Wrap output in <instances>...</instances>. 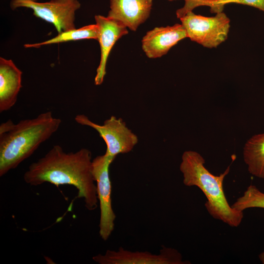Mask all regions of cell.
Segmentation results:
<instances>
[{
    "mask_svg": "<svg viewBox=\"0 0 264 264\" xmlns=\"http://www.w3.org/2000/svg\"><path fill=\"white\" fill-rule=\"evenodd\" d=\"M91 153L86 148L66 153L54 145L44 156L31 163L24 173L25 182L32 186L48 182L58 186L70 185L78 190L77 198H83L88 210L98 206L95 181L92 173Z\"/></svg>",
    "mask_w": 264,
    "mask_h": 264,
    "instance_id": "cell-1",
    "label": "cell"
},
{
    "mask_svg": "<svg viewBox=\"0 0 264 264\" xmlns=\"http://www.w3.org/2000/svg\"><path fill=\"white\" fill-rule=\"evenodd\" d=\"M62 120L51 111L17 124L8 120L0 126V176L30 156L59 129Z\"/></svg>",
    "mask_w": 264,
    "mask_h": 264,
    "instance_id": "cell-2",
    "label": "cell"
},
{
    "mask_svg": "<svg viewBox=\"0 0 264 264\" xmlns=\"http://www.w3.org/2000/svg\"><path fill=\"white\" fill-rule=\"evenodd\" d=\"M205 159L198 153L184 152L179 166L183 184L188 187L196 186L201 190L206 198L205 207L214 219L231 227H238L243 218V213L229 205L223 190V181L229 173L230 166L223 173L216 176L205 167Z\"/></svg>",
    "mask_w": 264,
    "mask_h": 264,
    "instance_id": "cell-3",
    "label": "cell"
},
{
    "mask_svg": "<svg viewBox=\"0 0 264 264\" xmlns=\"http://www.w3.org/2000/svg\"><path fill=\"white\" fill-rule=\"evenodd\" d=\"M179 19L187 37L205 47H217L227 38L230 20L222 12L208 17L196 15L190 11Z\"/></svg>",
    "mask_w": 264,
    "mask_h": 264,
    "instance_id": "cell-4",
    "label": "cell"
},
{
    "mask_svg": "<svg viewBox=\"0 0 264 264\" xmlns=\"http://www.w3.org/2000/svg\"><path fill=\"white\" fill-rule=\"evenodd\" d=\"M115 158L106 153L92 161V173L96 185L100 205L99 235L104 241L108 240L114 228L116 215L112 206L111 184L110 166Z\"/></svg>",
    "mask_w": 264,
    "mask_h": 264,
    "instance_id": "cell-5",
    "label": "cell"
},
{
    "mask_svg": "<svg viewBox=\"0 0 264 264\" xmlns=\"http://www.w3.org/2000/svg\"><path fill=\"white\" fill-rule=\"evenodd\" d=\"M10 7L13 10L20 7L32 9L35 16L53 24L59 34L75 28V12L81 3L78 0H51L45 2L12 0Z\"/></svg>",
    "mask_w": 264,
    "mask_h": 264,
    "instance_id": "cell-6",
    "label": "cell"
},
{
    "mask_svg": "<svg viewBox=\"0 0 264 264\" xmlns=\"http://www.w3.org/2000/svg\"><path fill=\"white\" fill-rule=\"evenodd\" d=\"M75 120L81 125L92 128L98 132L106 144V153L111 157L115 158L118 154L131 152L138 142L136 135L120 118L111 116L101 125L92 122L84 114L77 115Z\"/></svg>",
    "mask_w": 264,
    "mask_h": 264,
    "instance_id": "cell-7",
    "label": "cell"
},
{
    "mask_svg": "<svg viewBox=\"0 0 264 264\" xmlns=\"http://www.w3.org/2000/svg\"><path fill=\"white\" fill-rule=\"evenodd\" d=\"M99 264H187L176 249L162 246L158 254L149 251H131L120 247L117 250H107L104 254L92 257Z\"/></svg>",
    "mask_w": 264,
    "mask_h": 264,
    "instance_id": "cell-8",
    "label": "cell"
},
{
    "mask_svg": "<svg viewBox=\"0 0 264 264\" xmlns=\"http://www.w3.org/2000/svg\"><path fill=\"white\" fill-rule=\"evenodd\" d=\"M98 26V41L101 49V58L94 78L96 85H100L106 74V66L109 54L116 41L128 33L127 27L121 22L101 15L95 16Z\"/></svg>",
    "mask_w": 264,
    "mask_h": 264,
    "instance_id": "cell-9",
    "label": "cell"
},
{
    "mask_svg": "<svg viewBox=\"0 0 264 264\" xmlns=\"http://www.w3.org/2000/svg\"><path fill=\"white\" fill-rule=\"evenodd\" d=\"M187 37L186 30L181 24L155 27L143 37L142 49L150 58L161 57L178 42Z\"/></svg>",
    "mask_w": 264,
    "mask_h": 264,
    "instance_id": "cell-10",
    "label": "cell"
},
{
    "mask_svg": "<svg viewBox=\"0 0 264 264\" xmlns=\"http://www.w3.org/2000/svg\"><path fill=\"white\" fill-rule=\"evenodd\" d=\"M152 0H110L108 17L117 20L131 30L138 27L149 18Z\"/></svg>",
    "mask_w": 264,
    "mask_h": 264,
    "instance_id": "cell-11",
    "label": "cell"
},
{
    "mask_svg": "<svg viewBox=\"0 0 264 264\" xmlns=\"http://www.w3.org/2000/svg\"><path fill=\"white\" fill-rule=\"evenodd\" d=\"M22 71L11 60L0 58V112L10 109L16 103L22 87Z\"/></svg>",
    "mask_w": 264,
    "mask_h": 264,
    "instance_id": "cell-12",
    "label": "cell"
},
{
    "mask_svg": "<svg viewBox=\"0 0 264 264\" xmlns=\"http://www.w3.org/2000/svg\"><path fill=\"white\" fill-rule=\"evenodd\" d=\"M243 156L249 173L264 179V133L255 134L247 141Z\"/></svg>",
    "mask_w": 264,
    "mask_h": 264,
    "instance_id": "cell-13",
    "label": "cell"
},
{
    "mask_svg": "<svg viewBox=\"0 0 264 264\" xmlns=\"http://www.w3.org/2000/svg\"><path fill=\"white\" fill-rule=\"evenodd\" d=\"M98 26L96 24H90L78 29L62 32L57 36L42 43L25 44L26 48L39 47L42 45L59 44L82 39H98Z\"/></svg>",
    "mask_w": 264,
    "mask_h": 264,
    "instance_id": "cell-14",
    "label": "cell"
},
{
    "mask_svg": "<svg viewBox=\"0 0 264 264\" xmlns=\"http://www.w3.org/2000/svg\"><path fill=\"white\" fill-rule=\"evenodd\" d=\"M231 206L241 212L251 208L264 209V193L255 185L251 184Z\"/></svg>",
    "mask_w": 264,
    "mask_h": 264,
    "instance_id": "cell-15",
    "label": "cell"
},
{
    "mask_svg": "<svg viewBox=\"0 0 264 264\" xmlns=\"http://www.w3.org/2000/svg\"><path fill=\"white\" fill-rule=\"evenodd\" d=\"M238 3L251 6L264 12V0H195L194 6H208L212 12H221L224 5Z\"/></svg>",
    "mask_w": 264,
    "mask_h": 264,
    "instance_id": "cell-16",
    "label": "cell"
},
{
    "mask_svg": "<svg viewBox=\"0 0 264 264\" xmlns=\"http://www.w3.org/2000/svg\"><path fill=\"white\" fill-rule=\"evenodd\" d=\"M259 258L261 263L264 264V251L262 252L259 254Z\"/></svg>",
    "mask_w": 264,
    "mask_h": 264,
    "instance_id": "cell-17",
    "label": "cell"
},
{
    "mask_svg": "<svg viewBox=\"0 0 264 264\" xmlns=\"http://www.w3.org/2000/svg\"><path fill=\"white\" fill-rule=\"evenodd\" d=\"M30 0L34 1H38V0Z\"/></svg>",
    "mask_w": 264,
    "mask_h": 264,
    "instance_id": "cell-18",
    "label": "cell"
},
{
    "mask_svg": "<svg viewBox=\"0 0 264 264\" xmlns=\"http://www.w3.org/2000/svg\"><path fill=\"white\" fill-rule=\"evenodd\" d=\"M169 0V1H173V0ZM185 0V1H187V0Z\"/></svg>",
    "mask_w": 264,
    "mask_h": 264,
    "instance_id": "cell-19",
    "label": "cell"
}]
</instances>
